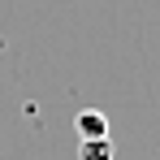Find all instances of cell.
I'll return each instance as SVG.
<instances>
[{
  "instance_id": "obj_2",
  "label": "cell",
  "mask_w": 160,
  "mask_h": 160,
  "mask_svg": "<svg viewBox=\"0 0 160 160\" xmlns=\"http://www.w3.org/2000/svg\"><path fill=\"white\" fill-rule=\"evenodd\" d=\"M78 160H112V143H108V138L78 143Z\"/></svg>"
},
{
  "instance_id": "obj_1",
  "label": "cell",
  "mask_w": 160,
  "mask_h": 160,
  "mask_svg": "<svg viewBox=\"0 0 160 160\" xmlns=\"http://www.w3.org/2000/svg\"><path fill=\"white\" fill-rule=\"evenodd\" d=\"M74 134H78V143H91V138H108V117L100 108H82L78 117H74Z\"/></svg>"
}]
</instances>
